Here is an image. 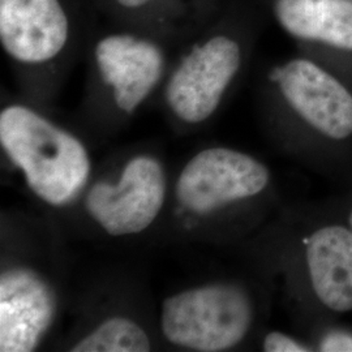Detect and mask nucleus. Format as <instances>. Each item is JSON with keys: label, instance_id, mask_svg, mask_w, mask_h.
<instances>
[{"label": "nucleus", "instance_id": "9", "mask_svg": "<svg viewBox=\"0 0 352 352\" xmlns=\"http://www.w3.org/2000/svg\"><path fill=\"white\" fill-rule=\"evenodd\" d=\"M94 56L102 80L113 89V101L126 113L149 97L164 75V51L145 38L110 34L98 41Z\"/></svg>", "mask_w": 352, "mask_h": 352}, {"label": "nucleus", "instance_id": "1", "mask_svg": "<svg viewBox=\"0 0 352 352\" xmlns=\"http://www.w3.org/2000/svg\"><path fill=\"white\" fill-rule=\"evenodd\" d=\"M0 144L28 188L47 205H68L88 184L91 162L81 140L28 106L1 110Z\"/></svg>", "mask_w": 352, "mask_h": 352}, {"label": "nucleus", "instance_id": "7", "mask_svg": "<svg viewBox=\"0 0 352 352\" xmlns=\"http://www.w3.org/2000/svg\"><path fill=\"white\" fill-rule=\"evenodd\" d=\"M285 100L302 120L324 136L352 135V94L334 76L307 59H294L272 74Z\"/></svg>", "mask_w": 352, "mask_h": 352}, {"label": "nucleus", "instance_id": "6", "mask_svg": "<svg viewBox=\"0 0 352 352\" xmlns=\"http://www.w3.org/2000/svg\"><path fill=\"white\" fill-rule=\"evenodd\" d=\"M58 314V298L47 279L25 266L0 277V351L37 350Z\"/></svg>", "mask_w": 352, "mask_h": 352}, {"label": "nucleus", "instance_id": "14", "mask_svg": "<svg viewBox=\"0 0 352 352\" xmlns=\"http://www.w3.org/2000/svg\"><path fill=\"white\" fill-rule=\"evenodd\" d=\"M321 351H352V336L343 331H334L327 334L320 344Z\"/></svg>", "mask_w": 352, "mask_h": 352}, {"label": "nucleus", "instance_id": "16", "mask_svg": "<svg viewBox=\"0 0 352 352\" xmlns=\"http://www.w3.org/2000/svg\"><path fill=\"white\" fill-rule=\"evenodd\" d=\"M349 225H350V227L352 228V210L351 213H350V217H349Z\"/></svg>", "mask_w": 352, "mask_h": 352}, {"label": "nucleus", "instance_id": "11", "mask_svg": "<svg viewBox=\"0 0 352 352\" xmlns=\"http://www.w3.org/2000/svg\"><path fill=\"white\" fill-rule=\"evenodd\" d=\"M278 23L294 37L352 50L350 0H276Z\"/></svg>", "mask_w": 352, "mask_h": 352}, {"label": "nucleus", "instance_id": "12", "mask_svg": "<svg viewBox=\"0 0 352 352\" xmlns=\"http://www.w3.org/2000/svg\"><path fill=\"white\" fill-rule=\"evenodd\" d=\"M151 342L146 330L123 316L103 320L71 349L72 352H148Z\"/></svg>", "mask_w": 352, "mask_h": 352}, {"label": "nucleus", "instance_id": "2", "mask_svg": "<svg viewBox=\"0 0 352 352\" xmlns=\"http://www.w3.org/2000/svg\"><path fill=\"white\" fill-rule=\"evenodd\" d=\"M253 322L248 292L234 283H210L164 299L161 330L177 347L222 352L245 340Z\"/></svg>", "mask_w": 352, "mask_h": 352}, {"label": "nucleus", "instance_id": "5", "mask_svg": "<svg viewBox=\"0 0 352 352\" xmlns=\"http://www.w3.org/2000/svg\"><path fill=\"white\" fill-rule=\"evenodd\" d=\"M241 62L239 45L215 36L196 45L177 64L166 85V102L187 124L209 119L222 101Z\"/></svg>", "mask_w": 352, "mask_h": 352}, {"label": "nucleus", "instance_id": "8", "mask_svg": "<svg viewBox=\"0 0 352 352\" xmlns=\"http://www.w3.org/2000/svg\"><path fill=\"white\" fill-rule=\"evenodd\" d=\"M68 37L69 23L60 0H0V43L16 62H50Z\"/></svg>", "mask_w": 352, "mask_h": 352}, {"label": "nucleus", "instance_id": "3", "mask_svg": "<svg viewBox=\"0 0 352 352\" xmlns=\"http://www.w3.org/2000/svg\"><path fill=\"white\" fill-rule=\"evenodd\" d=\"M162 164L148 154L131 158L116 183L98 182L89 189V215L111 236L144 232L154 223L166 200Z\"/></svg>", "mask_w": 352, "mask_h": 352}, {"label": "nucleus", "instance_id": "10", "mask_svg": "<svg viewBox=\"0 0 352 352\" xmlns=\"http://www.w3.org/2000/svg\"><path fill=\"white\" fill-rule=\"evenodd\" d=\"M307 267L316 296L336 314L352 312V228L327 225L307 241Z\"/></svg>", "mask_w": 352, "mask_h": 352}, {"label": "nucleus", "instance_id": "4", "mask_svg": "<svg viewBox=\"0 0 352 352\" xmlns=\"http://www.w3.org/2000/svg\"><path fill=\"white\" fill-rule=\"evenodd\" d=\"M270 182L267 167L228 148H209L189 160L179 174L175 196L189 213L208 215L260 195Z\"/></svg>", "mask_w": 352, "mask_h": 352}, {"label": "nucleus", "instance_id": "13", "mask_svg": "<svg viewBox=\"0 0 352 352\" xmlns=\"http://www.w3.org/2000/svg\"><path fill=\"white\" fill-rule=\"evenodd\" d=\"M264 351L266 352H307L311 349L302 342L294 340L280 331H272L266 334L263 343Z\"/></svg>", "mask_w": 352, "mask_h": 352}, {"label": "nucleus", "instance_id": "15", "mask_svg": "<svg viewBox=\"0 0 352 352\" xmlns=\"http://www.w3.org/2000/svg\"><path fill=\"white\" fill-rule=\"evenodd\" d=\"M151 1H154V0H116V3L119 6H122L123 8H129V10L144 7V6L149 4Z\"/></svg>", "mask_w": 352, "mask_h": 352}]
</instances>
